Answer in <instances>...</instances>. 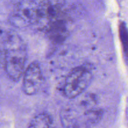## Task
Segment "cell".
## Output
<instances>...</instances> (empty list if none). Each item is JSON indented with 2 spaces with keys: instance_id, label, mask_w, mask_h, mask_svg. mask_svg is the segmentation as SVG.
I'll list each match as a JSON object with an SVG mask.
<instances>
[{
  "instance_id": "1",
  "label": "cell",
  "mask_w": 128,
  "mask_h": 128,
  "mask_svg": "<svg viewBox=\"0 0 128 128\" xmlns=\"http://www.w3.org/2000/svg\"><path fill=\"white\" fill-rule=\"evenodd\" d=\"M92 75L84 67L74 68L68 74L64 85V95L67 98H75L82 94L91 84Z\"/></svg>"
},
{
  "instance_id": "2",
  "label": "cell",
  "mask_w": 128,
  "mask_h": 128,
  "mask_svg": "<svg viewBox=\"0 0 128 128\" xmlns=\"http://www.w3.org/2000/svg\"><path fill=\"white\" fill-rule=\"evenodd\" d=\"M18 39L15 45L9 48L6 53V72L13 81L19 80L23 74L27 56L24 46Z\"/></svg>"
},
{
  "instance_id": "3",
  "label": "cell",
  "mask_w": 128,
  "mask_h": 128,
  "mask_svg": "<svg viewBox=\"0 0 128 128\" xmlns=\"http://www.w3.org/2000/svg\"><path fill=\"white\" fill-rule=\"evenodd\" d=\"M23 74L22 90L24 92L29 96L37 93L42 82V72L38 62L36 61L31 62Z\"/></svg>"
},
{
  "instance_id": "4",
  "label": "cell",
  "mask_w": 128,
  "mask_h": 128,
  "mask_svg": "<svg viewBox=\"0 0 128 128\" xmlns=\"http://www.w3.org/2000/svg\"><path fill=\"white\" fill-rule=\"evenodd\" d=\"M51 119L46 113H41L32 119L28 128H50Z\"/></svg>"
},
{
  "instance_id": "5",
  "label": "cell",
  "mask_w": 128,
  "mask_h": 128,
  "mask_svg": "<svg viewBox=\"0 0 128 128\" xmlns=\"http://www.w3.org/2000/svg\"><path fill=\"white\" fill-rule=\"evenodd\" d=\"M119 32L124 54L126 60H128V30L124 22L120 23Z\"/></svg>"
}]
</instances>
